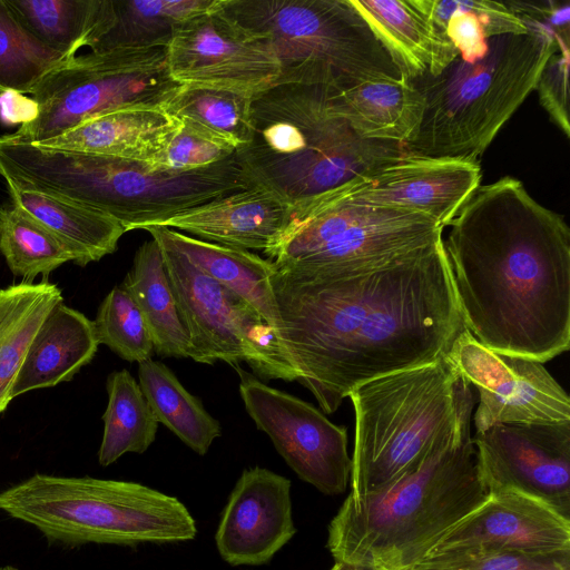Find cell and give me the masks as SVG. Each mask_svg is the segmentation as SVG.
Listing matches in <instances>:
<instances>
[{
	"mask_svg": "<svg viewBox=\"0 0 570 570\" xmlns=\"http://www.w3.org/2000/svg\"><path fill=\"white\" fill-rule=\"evenodd\" d=\"M281 351L321 410L363 383L446 357L466 330L443 238L357 268L274 267Z\"/></svg>",
	"mask_w": 570,
	"mask_h": 570,
	"instance_id": "1",
	"label": "cell"
},
{
	"mask_svg": "<svg viewBox=\"0 0 570 570\" xmlns=\"http://www.w3.org/2000/svg\"><path fill=\"white\" fill-rule=\"evenodd\" d=\"M444 248L465 328L484 347L544 363L570 347V229L511 176L479 186Z\"/></svg>",
	"mask_w": 570,
	"mask_h": 570,
	"instance_id": "2",
	"label": "cell"
},
{
	"mask_svg": "<svg viewBox=\"0 0 570 570\" xmlns=\"http://www.w3.org/2000/svg\"><path fill=\"white\" fill-rule=\"evenodd\" d=\"M337 90L277 81L254 95L250 140L235 157L250 186L291 209L360 180L406 153L356 135L334 109Z\"/></svg>",
	"mask_w": 570,
	"mask_h": 570,
	"instance_id": "3",
	"label": "cell"
},
{
	"mask_svg": "<svg viewBox=\"0 0 570 570\" xmlns=\"http://www.w3.org/2000/svg\"><path fill=\"white\" fill-rule=\"evenodd\" d=\"M490 497L469 435L380 490L347 495L328 525L327 549L336 562L365 570H412Z\"/></svg>",
	"mask_w": 570,
	"mask_h": 570,
	"instance_id": "4",
	"label": "cell"
},
{
	"mask_svg": "<svg viewBox=\"0 0 570 570\" xmlns=\"http://www.w3.org/2000/svg\"><path fill=\"white\" fill-rule=\"evenodd\" d=\"M472 386L446 357L350 393L355 413L351 497L380 490L471 435Z\"/></svg>",
	"mask_w": 570,
	"mask_h": 570,
	"instance_id": "5",
	"label": "cell"
},
{
	"mask_svg": "<svg viewBox=\"0 0 570 570\" xmlns=\"http://www.w3.org/2000/svg\"><path fill=\"white\" fill-rule=\"evenodd\" d=\"M6 176L16 186L109 215L127 232L250 187L235 154L205 168L169 173L148 163L27 141L11 147Z\"/></svg>",
	"mask_w": 570,
	"mask_h": 570,
	"instance_id": "6",
	"label": "cell"
},
{
	"mask_svg": "<svg viewBox=\"0 0 570 570\" xmlns=\"http://www.w3.org/2000/svg\"><path fill=\"white\" fill-rule=\"evenodd\" d=\"M520 18L527 33L490 38L482 59L466 62L458 57L440 75L412 80L424 98V110L415 136L404 145L407 154L479 163L537 88L560 43L569 40L546 23Z\"/></svg>",
	"mask_w": 570,
	"mask_h": 570,
	"instance_id": "7",
	"label": "cell"
},
{
	"mask_svg": "<svg viewBox=\"0 0 570 570\" xmlns=\"http://www.w3.org/2000/svg\"><path fill=\"white\" fill-rule=\"evenodd\" d=\"M0 510L69 546L171 543L197 533L177 498L129 481L36 473L0 492Z\"/></svg>",
	"mask_w": 570,
	"mask_h": 570,
	"instance_id": "8",
	"label": "cell"
},
{
	"mask_svg": "<svg viewBox=\"0 0 570 570\" xmlns=\"http://www.w3.org/2000/svg\"><path fill=\"white\" fill-rule=\"evenodd\" d=\"M217 9L268 41L281 66L277 81L343 92L404 77L348 0H219Z\"/></svg>",
	"mask_w": 570,
	"mask_h": 570,
	"instance_id": "9",
	"label": "cell"
},
{
	"mask_svg": "<svg viewBox=\"0 0 570 570\" xmlns=\"http://www.w3.org/2000/svg\"><path fill=\"white\" fill-rule=\"evenodd\" d=\"M443 229L422 214L321 196L291 209L285 230L264 254L278 269L357 268L433 245Z\"/></svg>",
	"mask_w": 570,
	"mask_h": 570,
	"instance_id": "10",
	"label": "cell"
},
{
	"mask_svg": "<svg viewBox=\"0 0 570 570\" xmlns=\"http://www.w3.org/2000/svg\"><path fill=\"white\" fill-rule=\"evenodd\" d=\"M179 85L168 72L166 48L76 56L35 88L33 114L10 135L41 144L102 114L131 107H163Z\"/></svg>",
	"mask_w": 570,
	"mask_h": 570,
	"instance_id": "11",
	"label": "cell"
},
{
	"mask_svg": "<svg viewBox=\"0 0 570 570\" xmlns=\"http://www.w3.org/2000/svg\"><path fill=\"white\" fill-rule=\"evenodd\" d=\"M160 247L166 274L187 334L191 360L237 367L246 362L264 379L296 381L273 331L243 298L174 248Z\"/></svg>",
	"mask_w": 570,
	"mask_h": 570,
	"instance_id": "12",
	"label": "cell"
},
{
	"mask_svg": "<svg viewBox=\"0 0 570 570\" xmlns=\"http://www.w3.org/2000/svg\"><path fill=\"white\" fill-rule=\"evenodd\" d=\"M235 368L248 415L286 463L321 492L343 493L352 470L346 428L331 422L313 404L266 385L239 366Z\"/></svg>",
	"mask_w": 570,
	"mask_h": 570,
	"instance_id": "13",
	"label": "cell"
},
{
	"mask_svg": "<svg viewBox=\"0 0 570 570\" xmlns=\"http://www.w3.org/2000/svg\"><path fill=\"white\" fill-rule=\"evenodd\" d=\"M446 358L479 393L475 432L499 423L570 422L569 395L543 363L493 352L468 330Z\"/></svg>",
	"mask_w": 570,
	"mask_h": 570,
	"instance_id": "14",
	"label": "cell"
},
{
	"mask_svg": "<svg viewBox=\"0 0 570 570\" xmlns=\"http://www.w3.org/2000/svg\"><path fill=\"white\" fill-rule=\"evenodd\" d=\"M472 441L491 493L517 490L570 518V422L499 423Z\"/></svg>",
	"mask_w": 570,
	"mask_h": 570,
	"instance_id": "15",
	"label": "cell"
},
{
	"mask_svg": "<svg viewBox=\"0 0 570 570\" xmlns=\"http://www.w3.org/2000/svg\"><path fill=\"white\" fill-rule=\"evenodd\" d=\"M217 7L187 20L174 35L166 48L171 79L254 94L274 85L281 66L268 41L244 30Z\"/></svg>",
	"mask_w": 570,
	"mask_h": 570,
	"instance_id": "16",
	"label": "cell"
},
{
	"mask_svg": "<svg viewBox=\"0 0 570 570\" xmlns=\"http://www.w3.org/2000/svg\"><path fill=\"white\" fill-rule=\"evenodd\" d=\"M479 163L405 154L372 174L322 195L328 199L422 214L445 227L479 188Z\"/></svg>",
	"mask_w": 570,
	"mask_h": 570,
	"instance_id": "17",
	"label": "cell"
},
{
	"mask_svg": "<svg viewBox=\"0 0 570 570\" xmlns=\"http://www.w3.org/2000/svg\"><path fill=\"white\" fill-rule=\"evenodd\" d=\"M469 551L570 553V518L517 490L492 492L479 510L443 535L423 560Z\"/></svg>",
	"mask_w": 570,
	"mask_h": 570,
	"instance_id": "18",
	"label": "cell"
},
{
	"mask_svg": "<svg viewBox=\"0 0 570 570\" xmlns=\"http://www.w3.org/2000/svg\"><path fill=\"white\" fill-rule=\"evenodd\" d=\"M295 532L291 481L259 466L244 470L216 531L220 557L232 566L263 564Z\"/></svg>",
	"mask_w": 570,
	"mask_h": 570,
	"instance_id": "19",
	"label": "cell"
},
{
	"mask_svg": "<svg viewBox=\"0 0 570 570\" xmlns=\"http://www.w3.org/2000/svg\"><path fill=\"white\" fill-rule=\"evenodd\" d=\"M289 214L291 208L272 193L250 186L186 209L158 225L222 246L265 252L282 236Z\"/></svg>",
	"mask_w": 570,
	"mask_h": 570,
	"instance_id": "20",
	"label": "cell"
},
{
	"mask_svg": "<svg viewBox=\"0 0 570 570\" xmlns=\"http://www.w3.org/2000/svg\"><path fill=\"white\" fill-rule=\"evenodd\" d=\"M179 128L163 107H131L87 119L38 145L151 164Z\"/></svg>",
	"mask_w": 570,
	"mask_h": 570,
	"instance_id": "21",
	"label": "cell"
},
{
	"mask_svg": "<svg viewBox=\"0 0 570 570\" xmlns=\"http://www.w3.org/2000/svg\"><path fill=\"white\" fill-rule=\"evenodd\" d=\"M142 229L154 240L179 252L248 303L273 331L281 348V317L272 286L274 266L268 259L249 250L205 242L165 226L151 225Z\"/></svg>",
	"mask_w": 570,
	"mask_h": 570,
	"instance_id": "22",
	"label": "cell"
},
{
	"mask_svg": "<svg viewBox=\"0 0 570 570\" xmlns=\"http://www.w3.org/2000/svg\"><path fill=\"white\" fill-rule=\"evenodd\" d=\"M410 80L440 75L459 57L414 0H348Z\"/></svg>",
	"mask_w": 570,
	"mask_h": 570,
	"instance_id": "23",
	"label": "cell"
},
{
	"mask_svg": "<svg viewBox=\"0 0 570 570\" xmlns=\"http://www.w3.org/2000/svg\"><path fill=\"white\" fill-rule=\"evenodd\" d=\"M94 321L62 303L37 331L11 390L21 394L72 380L98 350Z\"/></svg>",
	"mask_w": 570,
	"mask_h": 570,
	"instance_id": "24",
	"label": "cell"
},
{
	"mask_svg": "<svg viewBox=\"0 0 570 570\" xmlns=\"http://www.w3.org/2000/svg\"><path fill=\"white\" fill-rule=\"evenodd\" d=\"M219 0H104L91 52L167 48L187 20L214 10Z\"/></svg>",
	"mask_w": 570,
	"mask_h": 570,
	"instance_id": "25",
	"label": "cell"
},
{
	"mask_svg": "<svg viewBox=\"0 0 570 570\" xmlns=\"http://www.w3.org/2000/svg\"><path fill=\"white\" fill-rule=\"evenodd\" d=\"M334 109L361 138L402 144L415 136L424 98L412 80L373 81L338 92Z\"/></svg>",
	"mask_w": 570,
	"mask_h": 570,
	"instance_id": "26",
	"label": "cell"
},
{
	"mask_svg": "<svg viewBox=\"0 0 570 570\" xmlns=\"http://www.w3.org/2000/svg\"><path fill=\"white\" fill-rule=\"evenodd\" d=\"M12 205L22 208L62 239L86 266L112 254L127 232L117 219L55 196L6 183Z\"/></svg>",
	"mask_w": 570,
	"mask_h": 570,
	"instance_id": "27",
	"label": "cell"
},
{
	"mask_svg": "<svg viewBox=\"0 0 570 570\" xmlns=\"http://www.w3.org/2000/svg\"><path fill=\"white\" fill-rule=\"evenodd\" d=\"M120 287L129 293L150 332L154 352L164 357L191 358L159 245L153 238L136 250Z\"/></svg>",
	"mask_w": 570,
	"mask_h": 570,
	"instance_id": "28",
	"label": "cell"
},
{
	"mask_svg": "<svg viewBox=\"0 0 570 570\" xmlns=\"http://www.w3.org/2000/svg\"><path fill=\"white\" fill-rule=\"evenodd\" d=\"M62 302L61 289L47 278L0 288V414L11 402L12 386L37 331Z\"/></svg>",
	"mask_w": 570,
	"mask_h": 570,
	"instance_id": "29",
	"label": "cell"
},
{
	"mask_svg": "<svg viewBox=\"0 0 570 570\" xmlns=\"http://www.w3.org/2000/svg\"><path fill=\"white\" fill-rule=\"evenodd\" d=\"M139 386L159 423L199 455L208 452L222 428L161 362L151 358L138 365Z\"/></svg>",
	"mask_w": 570,
	"mask_h": 570,
	"instance_id": "30",
	"label": "cell"
},
{
	"mask_svg": "<svg viewBox=\"0 0 570 570\" xmlns=\"http://www.w3.org/2000/svg\"><path fill=\"white\" fill-rule=\"evenodd\" d=\"M254 95L243 89L183 83L163 108L237 150L250 140Z\"/></svg>",
	"mask_w": 570,
	"mask_h": 570,
	"instance_id": "31",
	"label": "cell"
},
{
	"mask_svg": "<svg viewBox=\"0 0 570 570\" xmlns=\"http://www.w3.org/2000/svg\"><path fill=\"white\" fill-rule=\"evenodd\" d=\"M107 409L98 451L100 465L107 466L126 453H144L156 440L159 422L139 383L127 370L111 372L106 382Z\"/></svg>",
	"mask_w": 570,
	"mask_h": 570,
	"instance_id": "32",
	"label": "cell"
},
{
	"mask_svg": "<svg viewBox=\"0 0 570 570\" xmlns=\"http://www.w3.org/2000/svg\"><path fill=\"white\" fill-rule=\"evenodd\" d=\"M0 253L14 276L32 282L67 262L76 263L72 249L56 234L14 205L0 208Z\"/></svg>",
	"mask_w": 570,
	"mask_h": 570,
	"instance_id": "33",
	"label": "cell"
},
{
	"mask_svg": "<svg viewBox=\"0 0 570 570\" xmlns=\"http://www.w3.org/2000/svg\"><path fill=\"white\" fill-rule=\"evenodd\" d=\"M4 1L24 29L69 58L86 47L102 9V0Z\"/></svg>",
	"mask_w": 570,
	"mask_h": 570,
	"instance_id": "34",
	"label": "cell"
},
{
	"mask_svg": "<svg viewBox=\"0 0 570 570\" xmlns=\"http://www.w3.org/2000/svg\"><path fill=\"white\" fill-rule=\"evenodd\" d=\"M72 58L46 46L0 0V94H30L49 73Z\"/></svg>",
	"mask_w": 570,
	"mask_h": 570,
	"instance_id": "35",
	"label": "cell"
},
{
	"mask_svg": "<svg viewBox=\"0 0 570 570\" xmlns=\"http://www.w3.org/2000/svg\"><path fill=\"white\" fill-rule=\"evenodd\" d=\"M94 324L99 344L108 346L122 360L139 364L151 358L154 343L148 326L122 287L116 286L107 294Z\"/></svg>",
	"mask_w": 570,
	"mask_h": 570,
	"instance_id": "36",
	"label": "cell"
},
{
	"mask_svg": "<svg viewBox=\"0 0 570 570\" xmlns=\"http://www.w3.org/2000/svg\"><path fill=\"white\" fill-rule=\"evenodd\" d=\"M235 153L232 144L180 121L166 150L149 165L157 171L184 173L215 165Z\"/></svg>",
	"mask_w": 570,
	"mask_h": 570,
	"instance_id": "37",
	"label": "cell"
},
{
	"mask_svg": "<svg viewBox=\"0 0 570 570\" xmlns=\"http://www.w3.org/2000/svg\"><path fill=\"white\" fill-rule=\"evenodd\" d=\"M412 570H570V553L469 551L423 560Z\"/></svg>",
	"mask_w": 570,
	"mask_h": 570,
	"instance_id": "38",
	"label": "cell"
},
{
	"mask_svg": "<svg viewBox=\"0 0 570 570\" xmlns=\"http://www.w3.org/2000/svg\"><path fill=\"white\" fill-rule=\"evenodd\" d=\"M569 42L563 41L559 50L546 65L537 85L542 107L551 121L569 137L568 87H569Z\"/></svg>",
	"mask_w": 570,
	"mask_h": 570,
	"instance_id": "39",
	"label": "cell"
},
{
	"mask_svg": "<svg viewBox=\"0 0 570 570\" xmlns=\"http://www.w3.org/2000/svg\"><path fill=\"white\" fill-rule=\"evenodd\" d=\"M331 570H365V569L353 566V564L344 563V562H335V564L333 566V568Z\"/></svg>",
	"mask_w": 570,
	"mask_h": 570,
	"instance_id": "40",
	"label": "cell"
},
{
	"mask_svg": "<svg viewBox=\"0 0 570 570\" xmlns=\"http://www.w3.org/2000/svg\"><path fill=\"white\" fill-rule=\"evenodd\" d=\"M0 570H18V569L12 566H6V567L0 568Z\"/></svg>",
	"mask_w": 570,
	"mask_h": 570,
	"instance_id": "41",
	"label": "cell"
}]
</instances>
